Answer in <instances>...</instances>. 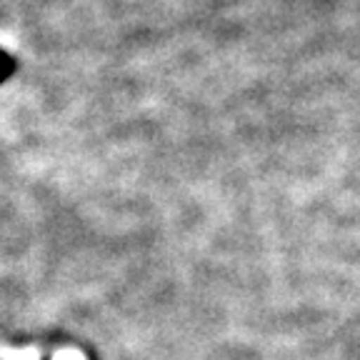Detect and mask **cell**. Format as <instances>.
<instances>
[{"label": "cell", "instance_id": "2", "mask_svg": "<svg viewBox=\"0 0 360 360\" xmlns=\"http://www.w3.org/2000/svg\"><path fill=\"white\" fill-rule=\"evenodd\" d=\"M20 360H35V353H30V350H28V353L20 355Z\"/></svg>", "mask_w": 360, "mask_h": 360}, {"label": "cell", "instance_id": "1", "mask_svg": "<svg viewBox=\"0 0 360 360\" xmlns=\"http://www.w3.org/2000/svg\"><path fill=\"white\" fill-rule=\"evenodd\" d=\"M56 360H83V355H80V353H75V350H68V353L56 355Z\"/></svg>", "mask_w": 360, "mask_h": 360}]
</instances>
